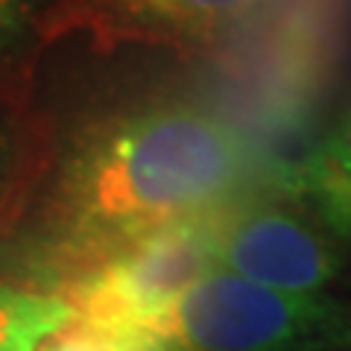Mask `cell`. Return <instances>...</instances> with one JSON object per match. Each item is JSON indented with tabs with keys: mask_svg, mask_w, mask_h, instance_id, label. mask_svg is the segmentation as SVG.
<instances>
[{
	"mask_svg": "<svg viewBox=\"0 0 351 351\" xmlns=\"http://www.w3.org/2000/svg\"><path fill=\"white\" fill-rule=\"evenodd\" d=\"M258 184L252 144L223 114L158 106L80 132L44 202L32 261L64 287L132 240Z\"/></svg>",
	"mask_w": 351,
	"mask_h": 351,
	"instance_id": "obj_1",
	"label": "cell"
},
{
	"mask_svg": "<svg viewBox=\"0 0 351 351\" xmlns=\"http://www.w3.org/2000/svg\"><path fill=\"white\" fill-rule=\"evenodd\" d=\"M348 135H351V132H348Z\"/></svg>",
	"mask_w": 351,
	"mask_h": 351,
	"instance_id": "obj_11",
	"label": "cell"
},
{
	"mask_svg": "<svg viewBox=\"0 0 351 351\" xmlns=\"http://www.w3.org/2000/svg\"><path fill=\"white\" fill-rule=\"evenodd\" d=\"M71 319V304L56 293L0 281V351H38Z\"/></svg>",
	"mask_w": 351,
	"mask_h": 351,
	"instance_id": "obj_6",
	"label": "cell"
},
{
	"mask_svg": "<svg viewBox=\"0 0 351 351\" xmlns=\"http://www.w3.org/2000/svg\"><path fill=\"white\" fill-rule=\"evenodd\" d=\"M38 351H161L149 334L135 325L73 319L38 346Z\"/></svg>",
	"mask_w": 351,
	"mask_h": 351,
	"instance_id": "obj_7",
	"label": "cell"
},
{
	"mask_svg": "<svg viewBox=\"0 0 351 351\" xmlns=\"http://www.w3.org/2000/svg\"><path fill=\"white\" fill-rule=\"evenodd\" d=\"M161 351H331L351 346V311L217 269L138 322Z\"/></svg>",
	"mask_w": 351,
	"mask_h": 351,
	"instance_id": "obj_2",
	"label": "cell"
},
{
	"mask_svg": "<svg viewBox=\"0 0 351 351\" xmlns=\"http://www.w3.org/2000/svg\"><path fill=\"white\" fill-rule=\"evenodd\" d=\"M15 184H18V156H15V141L6 126H0V228L6 223V211L15 199Z\"/></svg>",
	"mask_w": 351,
	"mask_h": 351,
	"instance_id": "obj_8",
	"label": "cell"
},
{
	"mask_svg": "<svg viewBox=\"0 0 351 351\" xmlns=\"http://www.w3.org/2000/svg\"><path fill=\"white\" fill-rule=\"evenodd\" d=\"M290 3L295 0H59L53 29H82L100 47L141 41L208 53Z\"/></svg>",
	"mask_w": 351,
	"mask_h": 351,
	"instance_id": "obj_5",
	"label": "cell"
},
{
	"mask_svg": "<svg viewBox=\"0 0 351 351\" xmlns=\"http://www.w3.org/2000/svg\"><path fill=\"white\" fill-rule=\"evenodd\" d=\"M346 144H348V149H351V135H348V141H346Z\"/></svg>",
	"mask_w": 351,
	"mask_h": 351,
	"instance_id": "obj_10",
	"label": "cell"
},
{
	"mask_svg": "<svg viewBox=\"0 0 351 351\" xmlns=\"http://www.w3.org/2000/svg\"><path fill=\"white\" fill-rule=\"evenodd\" d=\"M287 193L252 188L211 211L217 267L284 293H316L337 276V226ZM319 211V208H316Z\"/></svg>",
	"mask_w": 351,
	"mask_h": 351,
	"instance_id": "obj_4",
	"label": "cell"
},
{
	"mask_svg": "<svg viewBox=\"0 0 351 351\" xmlns=\"http://www.w3.org/2000/svg\"><path fill=\"white\" fill-rule=\"evenodd\" d=\"M211 211L152 228L59 287L56 295L71 304L80 319L114 325L149 319L196 281L219 269Z\"/></svg>",
	"mask_w": 351,
	"mask_h": 351,
	"instance_id": "obj_3",
	"label": "cell"
},
{
	"mask_svg": "<svg viewBox=\"0 0 351 351\" xmlns=\"http://www.w3.org/2000/svg\"><path fill=\"white\" fill-rule=\"evenodd\" d=\"M32 18V0H0V53L24 36Z\"/></svg>",
	"mask_w": 351,
	"mask_h": 351,
	"instance_id": "obj_9",
	"label": "cell"
}]
</instances>
